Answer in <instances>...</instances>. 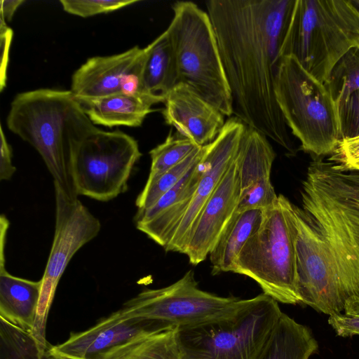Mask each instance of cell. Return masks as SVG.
Returning <instances> with one entry per match:
<instances>
[{
	"label": "cell",
	"mask_w": 359,
	"mask_h": 359,
	"mask_svg": "<svg viewBox=\"0 0 359 359\" xmlns=\"http://www.w3.org/2000/svg\"><path fill=\"white\" fill-rule=\"evenodd\" d=\"M295 0L205 2L231 90L236 117L294 152L277 103L280 50Z\"/></svg>",
	"instance_id": "1"
},
{
	"label": "cell",
	"mask_w": 359,
	"mask_h": 359,
	"mask_svg": "<svg viewBox=\"0 0 359 359\" xmlns=\"http://www.w3.org/2000/svg\"><path fill=\"white\" fill-rule=\"evenodd\" d=\"M7 127L40 154L54 182L70 198L73 187L72 151L98 128L90 120L71 90L40 88L18 94L6 118Z\"/></svg>",
	"instance_id": "2"
},
{
	"label": "cell",
	"mask_w": 359,
	"mask_h": 359,
	"mask_svg": "<svg viewBox=\"0 0 359 359\" xmlns=\"http://www.w3.org/2000/svg\"><path fill=\"white\" fill-rule=\"evenodd\" d=\"M302 201L326 243L346 300L359 297V206L346 173L316 156L302 184Z\"/></svg>",
	"instance_id": "3"
},
{
	"label": "cell",
	"mask_w": 359,
	"mask_h": 359,
	"mask_svg": "<svg viewBox=\"0 0 359 359\" xmlns=\"http://www.w3.org/2000/svg\"><path fill=\"white\" fill-rule=\"evenodd\" d=\"M359 46V12L351 0H295L280 55L294 56L327 83L337 63Z\"/></svg>",
	"instance_id": "4"
},
{
	"label": "cell",
	"mask_w": 359,
	"mask_h": 359,
	"mask_svg": "<svg viewBox=\"0 0 359 359\" xmlns=\"http://www.w3.org/2000/svg\"><path fill=\"white\" fill-rule=\"evenodd\" d=\"M166 29L174 48L177 81L187 84L224 116L233 113L231 90L207 11L191 1L172 4Z\"/></svg>",
	"instance_id": "5"
},
{
	"label": "cell",
	"mask_w": 359,
	"mask_h": 359,
	"mask_svg": "<svg viewBox=\"0 0 359 359\" xmlns=\"http://www.w3.org/2000/svg\"><path fill=\"white\" fill-rule=\"evenodd\" d=\"M275 95L302 149L317 157L334 151L341 140L337 104L327 86L309 73L294 56L280 59Z\"/></svg>",
	"instance_id": "6"
},
{
	"label": "cell",
	"mask_w": 359,
	"mask_h": 359,
	"mask_svg": "<svg viewBox=\"0 0 359 359\" xmlns=\"http://www.w3.org/2000/svg\"><path fill=\"white\" fill-rule=\"evenodd\" d=\"M282 313L278 302L262 293L229 317L178 328L182 359H256Z\"/></svg>",
	"instance_id": "7"
},
{
	"label": "cell",
	"mask_w": 359,
	"mask_h": 359,
	"mask_svg": "<svg viewBox=\"0 0 359 359\" xmlns=\"http://www.w3.org/2000/svg\"><path fill=\"white\" fill-rule=\"evenodd\" d=\"M287 198L263 210L259 229L251 236L238 253L232 273L250 277L263 293L278 302L301 303L297 290V258L292 221Z\"/></svg>",
	"instance_id": "8"
},
{
	"label": "cell",
	"mask_w": 359,
	"mask_h": 359,
	"mask_svg": "<svg viewBox=\"0 0 359 359\" xmlns=\"http://www.w3.org/2000/svg\"><path fill=\"white\" fill-rule=\"evenodd\" d=\"M141 156L133 137L119 130L97 128L72 151L69 170L75 193L104 202L115 198L128 190Z\"/></svg>",
	"instance_id": "9"
},
{
	"label": "cell",
	"mask_w": 359,
	"mask_h": 359,
	"mask_svg": "<svg viewBox=\"0 0 359 359\" xmlns=\"http://www.w3.org/2000/svg\"><path fill=\"white\" fill-rule=\"evenodd\" d=\"M248 302V299L221 297L200 289L191 269L168 286L142 290L121 309L131 318L182 328L229 317Z\"/></svg>",
	"instance_id": "10"
},
{
	"label": "cell",
	"mask_w": 359,
	"mask_h": 359,
	"mask_svg": "<svg viewBox=\"0 0 359 359\" xmlns=\"http://www.w3.org/2000/svg\"><path fill=\"white\" fill-rule=\"evenodd\" d=\"M54 184L55 225L52 247L41 280V289L34 327L29 334L38 359L48 350L46 330L48 316L58 283L69 262L84 245L96 237L101 223L78 199L69 197Z\"/></svg>",
	"instance_id": "11"
},
{
	"label": "cell",
	"mask_w": 359,
	"mask_h": 359,
	"mask_svg": "<svg viewBox=\"0 0 359 359\" xmlns=\"http://www.w3.org/2000/svg\"><path fill=\"white\" fill-rule=\"evenodd\" d=\"M286 205L294 231L301 303L329 316L341 313L347 300L325 241L303 209L287 198Z\"/></svg>",
	"instance_id": "12"
},
{
	"label": "cell",
	"mask_w": 359,
	"mask_h": 359,
	"mask_svg": "<svg viewBox=\"0 0 359 359\" xmlns=\"http://www.w3.org/2000/svg\"><path fill=\"white\" fill-rule=\"evenodd\" d=\"M247 126L230 117L217 137L205 145L201 160L203 172L187 211L177 227L165 251L184 253L192 227L219 181L236 159Z\"/></svg>",
	"instance_id": "13"
},
{
	"label": "cell",
	"mask_w": 359,
	"mask_h": 359,
	"mask_svg": "<svg viewBox=\"0 0 359 359\" xmlns=\"http://www.w3.org/2000/svg\"><path fill=\"white\" fill-rule=\"evenodd\" d=\"M240 194V177L236 158L192 227L183 253L190 264L198 265L210 255L237 210Z\"/></svg>",
	"instance_id": "14"
},
{
	"label": "cell",
	"mask_w": 359,
	"mask_h": 359,
	"mask_svg": "<svg viewBox=\"0 0 359 359\" xmlns=\"http://www.w3.org/2000/svg\"><path fill=\"white\" fill-rule=\"evenodd\" d=\"M275 158L268 138L247 126L236 157L241 187L237 211L265 210L278 201L270 179Z\"/></svg>",
	"instance_id": "15"
},
{
	"label": "cell",
	"mask_w": 359,
	"mask_h": 359,
	"mask_svg": "<svg viewBox=\"0 0 359 359\" xmlns=\"http://www.w3.org/2000/svg\"><path fill=\"white\" fill-rule=\"evenodd\" d=\"M164 103L165 123L201 147L212 142L226 122L219 109L184 83H177Z\"/></svg>",
	"instance_id": "16"
},
{
	"label": "cell",
	"mask_w": 359,
	"mask_h": 359,
	"mask_svg": "<svg viewBox=\"0 0 359 359\" xmlns=\"http://www.w3.org/2000/svg\"><path fill=\"white\" fill-rule=\"evenodd\" d=\"M201 160L154 205L134 217L136 228L164 249L191 204L203 172Z\"/></svg>",
	"instance_id": "17"
},
{
	"label": "cell",
	"mask_w": 359,
	"mask_h": 359,
	"mask_svg": "<svg viewBox=\"0 0 359 359\" xmlns=\"http://www.w3.org/2000/svg\"><path fill=\"white\" fill-rule=\"evenodd\" d=\"M163 328L168 327L154 321L131 318L119 309L88 330L71 333L67 340L51 348L62 354L90 359L144 331Z\"/></svg>",
	"instance_id": "18"
},
{
	"label": "cell",
	"mask_w": 359,
	"mask_h": 359,
	"mask_svg": "<svg viewBox=\"0 0 359 359\" xmlns=\"http://www.w3.org/2000/svg\"><path fill=\"white\" fill-rule=\"evenodd\" d=\"M142 50L136 46L121 53L88 58L73 74L70 90L85 97L121 93L123 77Z\"/></svg>",
	"instance_id": "19"
},
{
	"label": "cell",
	"mask_w": 359,
	"mask_h": 359,
	"mask_svg": "<svg viewBox=\"0 0 359 359\" xmlns=\"http://www.w3.org/2000/svg\"><path fill=\"white\" fill-rule=\"evenodd\" d=\"M41 284V280L14 276L5 266L0 267L1 320L29 334L36 319Z\"/></svg>",
	"instance_id": "20"
},
{
	"label": "cell",
	"mask_w": 359,
	"mask_h": 359,
	"mask_svg": "<svg viewBox=\"0 0 359 359\" xmlns=\"http://www.w3.org/2000/svg\"><path fill=\"white\" fill-rule=\"evenodd\" d=\"M85 114L95 125L140 126L154 111L152 104L133 95L117 93L98 97L75 96Z\"/></svg>",
	"instance_id": "21"
},
{
	"label": "cell",
	"mask_w": 359,
	"mask_h": 359,
	"mask_svg": "<svg viewBox=\"0 0 359 359\" xmlns=\"http://www.w3.org/2000/svg\"><path fill=\"white\" fill-rule=\"evenodd\" d=\"M90 359H182L178 327L144 331Z\"/></svg>",
	"instance_id": "22"
},
{
	"label": "cell",
	"mask_w": 359,
	"mask_h": 359,
	"mask_svg": "<svg viewBox=\"0 0 359 359\" xmlns=\"http://www.w3.org/2000/svg\"><path fill=\"white\" fill-rule=\"evenodd\" d=\"M263 215L259 209L236 211L209 255L212 275L232 271L238 253L260 227Z\"/></svg>",
	"instance_id": "23"
},
{
	"label": "cell",
	"mask_w": 359,
	"mask_h": 359,
	"mask_svg": "<svg viewBox=\"0 0 359 359\" xmlns=\"http://www.w3.org/2000/svg\"><path fill=\"white\" fill-rule=\"evenodd\" d=\"M318 348L310 330L283 313L269 342L256 359H309Z\"/></svg>",
	"instance_id": "24"
},
{
	"label": "cell",
	"mask_w": 359,
	"mask_h": 359,
	"mask_svg": "<svg viewBox=\"0 0 359 359\" xmlns=\"http://www.w3.org/2000/svg\"><path fill=\"white\" fill-rule=\"evenodd\" d=\"M144 82L148 91L162 102L178 83L175 55L167 29L147 46Z\"/></svg>",
	"instance_id": "25"
},
{
	"label": "cell",
	"mask_w": 359,
	"mask_h": 359,
	"mask_svg": "<svg viewBox=\"0 0 359 359\" xmlns=\"http://www.w3.org/2000/svg\"><path fill=\"white\" fill-rule=\"evenodd\" d=\"M201 146L170 130L165 141L149 151L151 167L144 186L154 182L165 172L182 162Z\"/></svg>",
	"instance_id": "26"
},
{
	"label": "cell",
	"mask_w": 359,
	"mask_h": 359,
	"mask_svg": "<svg viewBox=\"0 0 359 359\" xmlns=\"http://www.w3.org/2000/svg\"><path fill=\"white\" fill-rule=\"evenodd\" d=\"M205 151V145L198 147L151 184L144 186L135 201L137 210H144L154 205L161 196L175 186L195 165L201 161Z\"/></svg>",
	"instance_id": "27"
},
{
	"label": "cell",
	"mask_w": 359,
	"mask_h": 359,
	"mask_svg": "<svg viewBox=\"0 0 359 359\" xmlns=\"http://www.w3.org/2000/svg\"><path fill=\"white\" fill-rule=\"evenodd\" d=\"M326 85L336 103L359 88V46L351 49L337 63Z\"/></svg>",
	"instance_id": "28"
},
{
	"label": "cell",
	"mask_w": 359,
	"mask_h": 359,
	"mask_svg": "<svg viewBox=\"0 0 359 359\" xmlns=\"http://www.w3.org/2000/svg\"><path fill=\"white\" fill-rule=\"evenodd\" d=\"M136 0H60L67 13L81 18L107 13L135 4Z\"/></svg>",
	"instance_id": "29"
},
{
	"label": "cell",
	"mask_w": 359,
	"mask_h": 359,
	"mask_svg": "<svg viewBox=\"0 0 359 359\" xmlns=\"http://www.w3.org/2000/svg\"><path fill=\"white\" fill-rule=\"evenodd\" d=\"M336 104L341 140L359 136V88Z\"/></svg>",
	"instance_id": "30"
},
{
	"label": "cell",
	"mask_w": 359,
	"mask_h": 359,
	"mask_svg": "<svg viewBox=\"0 0 359 359\" xmlns=\"http://www.w3.org/2000/svg\"><path fill=\"white\" fill-rule=\"evenodd\" d=\"M330 161L341 172L359 173V136L341 140L332 153Z\"/></svg>",
	"instance_id": "31"
},
{
	"label": "cell",
	"mask_w": 359,
	"mask_h": 359,
	"mask_svg": "<svg viewBox=\"0 0 359 359\" xmlns=\"http://www.w3.org/2000/svg\"><path fill=\"white\" fill-rule=\"evenodd\" d=\"M328 323L342 337L359 334V316L336 313L329 316Z\"/></svg>",
	"instance_id": "32"
},
{
	"label": "cell",
	"mask_w": 359,
	"mask_h": 359,
	"mask_svg": "<svg viewBox=\"0 0 359 359\" xmlns=\"http://www.w3.org/2000/svg\"><path fill=\"white\" fill-rule=\"evenodd\" d=\"M1 149H0V180H10L16 170L12 163V149L4 135L3 127L0 128Z\"/></svg>",
	"instance_id": "33"
},
{
	"label": "cell",
	"mask_w": 359,
	"mask_h": 359,
	"mask_svg": "<svg viewBox=\"0 0 359 359\" xmlns=\"http://www.w3.org/2000/svg\"><path fill=\"white\" fill-rule=\"evenodd\" d=\"M1 90H3L6 83V69L8 64V52L12 41L13 31L7 26L6 22L1 18Z\"/></svg>",
	"instance_id": "34"
},
{
	"label": "cell",
	"mask_w": 359,
	"mask_h": 359,
	"mask_svg": "<svg viewBox=\"0 0 359 359\" xmlns=\"http://www.w3.org/2000/svg\"><path fill=\"white\" fill-rule=\"evenodd\" d=\"M24 2V0H1V18L11 22L17 9Z\"/></svg>",
	"instance_id": "35"
},
{
	"label": "cell",
	"mask_w": 359,
	"mask_h": 359,
	"mask_svg": "<svg viewBox=\"0 0 359 359\" xmlns=\"http://www.w3.org/2000/svg\"><path fill=\"white\" fill-rule=\"evenodd\" d=\"M345 313L351 316H359V297L349 299L345 305Z\"/></svg>",
	"instance_id": "36"
},
{
	"label": "cell",
	"mask_w": 359,
	"mask_h": 359,
	"mask_svg": "<svg viewBox=\"0 0 359 359\" xmlns=\"http://www.w3.org/2000/svg\"><path fill=\"white\" fill-rule=\"evenodd\" d=\"M348 180V187L351 197L355 201V203L359 206V186L354 184L350 180L346 175Z\"/></svg>",
	"instance_id": "37"
},
{
	"label": "cell",
	"mask_w": 359,
	"mask_h": 359,
	"mask_svg": "<svg viewBox=\"0 0 359 359\" xmlns=\"http://www.w3.org/2000/svg\"><path fill=\"white\" fill-rule=\"evenodd\" d=\"M48 353L50 359H86L62 354L53 350L51 348L48 350Z\"/></svg>",
	"instance_id": "38"
},
{
	"label": "cell",
	"mask_w": 359,
	"mask_h": 359,
	"mask_svg": "<svg viewBox=\"0 0 359 359\" xmlns=\"http://www.w3.org/2000/svg\"><path fill=\"white\" fill-rule=\"evenodd\" d=\"M347 177L354 184L359 186V173H358V174H347Z\"/></svg>",
	"instance_id": "39"
},
{
	"label": "cell",
	"mask_w": 359,
	"mask_h": 359,
	"mask_svg": "<svg viewBox=\"0 0 359 359\" xmlns=\"http://www.w3.org/2000/svg\"><path fill=\"white\" fill-rule=\"evenodd\" d=\"M353 6L358 10L359 12V0H351Z\"/></svg>",
	"instance_id": "40"
}]
</instances>
